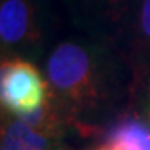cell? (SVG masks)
Segmentation results:
<instances>
[{
  "label": "cell",
  "instance_id": "cell-1",
  "mask_svg": "<svg viewBox=\"0 0 150 150\" xmlns=\"http://www.w3.org/2000/svg\"><path fill=\"white\" fill-rule=\"evenodd\" d=\"M45 79L69 122L102 120L132 92V74L120 47L85 35L50 47Z\"/></svg>",
  "mask_w": 150,
  "mask_h": 150
},
{
  "label": "cell",
  "instance_id": "cell-2",
  "mask_svg": "<svg viewBox=\"0 0 150 150\" xmlns=\"http://www.w3.org/2000/svg\"><path fill=\"white\" fill-rule=\"evenodd\" d=\"M59 15L54 0H2L0 43L2 57L33 62L55 37Z\"/></svg>",
  "mask_w": 150,
  "mask_h": 150
},
{
  "label": "cell",
  "instance_id": "cell-3",
  "mask_svg": "<svg viewBox=\"0 0 150 150\" xmlns=\"http://www.w3.org/2000/svg\"><path fill=\"white\" fill-rule=\"evenodd\" d=\"M48 97L50 85L33 62L20 57L2 59L0 100L4 112L17 117L25 115L37 110Z\"/></svg>",
  "mask_w": 150,
  "mask_h": 150
},
{
  "label": "cell",
  "instance_id": "cell-4",
  "mask_svg": "<svg viewBox=\"0 0 150 150\" xmlns=\"http://www.w3.org/2000/svg\"><path fill=\"white\" fill-rule=\"evenodd\" d=\"M118 47L132 74V92L150 83V0H129Z\"/></svg>",
  "mask_w": 150,
  "mask_h": 150
},
{
  "label": "cell",
  "instance_id": "cell-5",
  "mask_svg": "<svg viewBox=\"0 0 150 150\" xmlns=\"http://www.w3.org/2000/svg\"><path fill=\"white\" fill-rule=\"evenodd\" d=\"M60 5L79 35L118 45L129 0H60Z\"/></svg>",
  "mask_w": 150,
  "mask_h": 150
},
{
  "label": "cell",
  "instance_id": "cell-6",
  "mask_svg": "<svg viewBox=\"0 0 150 150\" xmlns=\"http://www.w3.org/2000/svg\"><path fill=\"white\" fill-rule=\"evenodd\" d=\"M93 150H150V123L139 117L122 118L113 125L105 144Z\"/></svg>",
  "mask_w": 150,
  "mask_h": 150
},
{
  "label": "cell",
  "instance_id": "cell-7",
  "mask_svg": "<svg viewBox=\"0 0 150 150\" xmlns=\"http://www.w3.org/2000/svg\"><path fill=\"white\" fill-rule=\"evenodd\" d=\"M54 139L7 113L2 125V150H50Z\"/></svg>",
  "mask_w": 150,
  "mask_h": 150
},
{
  "label": "cell",
  "instance_id": "cell-8",
  "mask_svg": "<svg viewBox=\"0 0 150 150\" xmlns=\"http://www.w3.org/2000/svg\"><path fill=\"white\" fill-rule=\"evenodd\" d=\"M145 118H147V122L150 123V92H149V97H147V107H145Z\"/></svg>",
  "mask_w": 150,
  "mask_h": 150
}]
</instances>
